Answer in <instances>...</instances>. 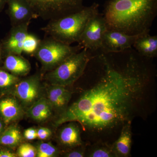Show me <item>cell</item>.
Listing matches in <instances>:
<instances>
[{
    "instance_id": "obj_1",
    "label": "cell",
    "mask_w": 157,
    "mask_h": 157,
    "mask_svg": "<svg viewBox=\"0 0 157 157\" xmlns=\"http://www.w3.org/2000/svg\"><path fill=\"white\" fill-rule=\"evenodd\" d=\"M149 59L133 47L94 53L85 69L93 82L55 117L54 128L75 121L89 134L105 135L132 121L153 78Z\"/></svg>"
},
{
    "instance_id": "obj_2",
    "label": "cell",
    "mask_w": 157,
    "mask_h": 157,
    "mask_svg": "<svg viewBox=\"0 0 157 157\" xmlns=\"http://www.w3.org/2000/svg\"><path fill=\"white\" fill-rule=\"evenodd\" d=\"M107 28L130 35L149 33L157 14V0H109L103 13Z\"/></svg>"
},
{
    "instance_id": "obj_3",
    "label": "cell",
    "mask_w": 157,
    "mask_h": 157,
    "mask_svg": "<svg viewBox=\"0 0 157 157\" xmlns=\"http://www.w3.org/2000/svg\"><path fill=\"white\" fill-rule=\"evenodd\" d=\"M99 7L98 3L94 2L75 13L49 21L41 29L48 37L71 45L78 42L88 21L99 13Z\"/></svg>"
},
{
    "instance_id": "obj_4",
    "label": "cell",
    "mask_w": 157,
    "mask_h": 157,
    "mask_svg": "<svg viewBox=\"0 0 157 157\" xmlns=\"http://www.w3.org/2000/svg\"><path fill=\"white\" fill-rule=\"evenodd\" d=\"M93 55L91 52L82 48L45 73L43 78L47 84L70 87L81 78Z\"/></svg>"
},
{
    "instance_id": "obj_5",
    "label": "cell",
    "mask_w": 157,
    "mask_h": 157,
    "mask_svg": "<svg viewBox=\"0 0 157 157\" xmlns=\"http://www.w3.org/2000/svg\"><path fill=\"white\" fill-rule=\"evenodd\" d=\"M82 48L79 45L71 46L48 37L41 40L33 56L41 64V74L53 70L73 54Z\"/></svg>"
},
{
    "instance_id": "obj_6",
    "label": "cell",
    "mask_w": 157,
    "mask_h": 157,
    "mask_svg": "<svg viewBox=\"0 0 157 157\" xmlns=\"http://www.w3.org/2000/svg\"><path fill=\"white\" fill-rule=\"evenodd\" d=\"M37 18L58 19L83 9V0H26Z\"/></svg>"
},
{
    "instance_id": "obj_7",
    "label": "cell",
    "mask_w": 157,
    "mask_h": 157,
    "mask_svg": "<svg viewBox=\"0 0 157 157\" xmlns=\"http://www.w3.org/2000/svg\"><path fill=\"white\" fill-rule=\"evenodd\" d=\"M41 73L21 78L11 94L16 98L25 110L40 98L45 96V86Z\"/></svg>"
},
{
    "instance_id": "obj_8",
    "label": "cell",
    "mask_w": 157,
    "mask_h": 157,
    "mask_svg": "<svg viewBox=\"0 0 157 157\" xmlns=\"http://www.w3.org/2000/svg\"><path fill=\"white\" fill-rule=\"evenodd\" d=\"M107 29L103 14L97 13L88 21L77 42L78 45L92 53L100 51L103 36Z\"/></svg>"
},
{
    "instance_id": "obj_9",
    "label": "cell",
    "mask_w": 157,
    "mask_h": 157,
    "mask_svg": "<svg viewBox=\"0 0 157 157\" xmlns=\"http://www.w3.org/2000/svg\"><path fill=\"white\" fill-rule=\"evenodd\" d=\"M140 35H128L115 30L107 29L103 36L101 51L120 52L132 48L135 40Z\"/></svg>"
},
{
    "instance_id": "obj_10",
    "label": "cell",
    "mask_w": 157,
    "mask_h": 157,
    "mask_svg": "<svg viewBox=\"0 0 157 157\" xmlns=\"http://www.w3.org/2000/svg\"><path fill=\"white\" fill-rule=\"evenodd\" d=\"M30 23H26L11 26L6 36L1 41L5 56L10 54L21 55L23 45L29 33Z\"/></svg>"
},
{
    "instance_id": "obj_11",
    "label": "cell",
    "mask_w": 157,
    "mask_h": 157,
    "mask_svg": "<svg viewBox=\"0 0 157 157\" xmlns=\"http://www.w3.org/2000/svg\"><path fill=\"white\" fill-rule=\"evenodd\" d=\"M72 92L68 87L47 84L45 86V97L51 105L55 117L67 109L72 97Z\"/></svg>"
},
{
    "instance_id": "obj_12",
    "label": "cell",
    "mask_w": 157,
    "mask_h": 157,
    "mask_svg": "<svg viewBox=\"0 0 157 157\" xmlns=\"http://www.w3.org/2000/svg\"><path fill=\"white\" fill-rule=\"evenodd\" d=\"M25 115V109L13 95L0 96V118L6 125L15 123Z\"/></svg>"
},
{
    "instance_id": "obj_13",
    "label": "cell",
    "mask_w": 157,
    "mask_h": 157,
    "mask_svg": "<svg viewBox=\"0 0 157 157\" xmlns=\"http://www.w3.org/2000/svg\"><path fill=\"white\" fill-rule=\"evenodd\" d=\"M7 13L11 26L30 23L37 16L26 0H7Z\"/></svg>"
},
{
    "instance_id": "obj_14",
    "label": "cell",
    "mask_w": 157,
    "mask_h": 157,
    "mask_svg": "<svg viewBox=\"0 0 157 157\" xmlns=\"http://www.w3.org/2000/svg\"><path fill=\"white\" fill-rule=\"evenodd\" d=\"M62 124L57 134L56 138L61 151L66 150L81 146L83 143L82 140L81 128L75 121H70Z\"/></svg>"
},
{
    "instance_id": "obj_15",
    "label": "cell",
    "mask_w": 157,
    "mask_h": 157,
    "mask_svg": "<svg viewBox=\"0 0 157 157\" xmlns=\"http://www.w3.org/2000/svg\"><path fill=\"white\" fill-rule=\"evenodd\" d=\"M2 69L17 77H25L31 70L30 63L21 55L10 54L5 56Z\"/></svg>"
},
{
    "instance_id": "obj_16",
    "label": "cell",
    "mask_w": 157,
    "mask_h": 157,
    "mask_svg": "<svg viewBox=\"0 0 157 157\" xmlns=\"http://www.w3.org/2000/svg\"><path fill=\"white\" fill-rule=\"evenodd\" d=\"M53 109L45 96L40 98L25 111V115L39 123L46 122L53 117Z\"/></svg>"
},
{
    "instance_id": "obj_17",
    "label": "cell",
    "mask_w": 157,
    "mask_h": 157,
    "mask_svg": "<svg viewBox=\"0 0 157 157\" xmlns=\"http://www.w3.org/2000/svg\"><path fill=\"white\" fill-rule=\"evenodd\" d=\"M132 121H129L122 127L119 137L112 144L116 157L131 156L132 142Z\"/></svg>"
},
{
    "instance_id": "obj_18",
    "label": "cell",
    "mask_w": 157,
    "mask_h": 157,
    "mask_svg": "<svg viewBox=\"0 0 157 157\" xmlns=\"http://www.w3.org/2000/svg\"><path fill=\"white\" fill-rule=\"evenodd\" d=\"M133 48L141 56L151 59L157 56V36L149 33L140 35L133 44Z\"/></svg>"
},
{
    "instance_id": "obj_19",
    "label": "cell",
    "mask_w": 157,
    "mask_h": 157,
    "mask_svg": "<svg viewBox=\"0 0 157 157\" xmlns=\"http://www.w3.org/2000/svg\"><path fill=\"white\" fill-rule=\"evenodd\" d=\"M23 138L19 127L15 123L10 124L0 135V145L14 150L22 143Z\"/></svg>"
},
{
    "instance_id": "obj_20",
    "label": "cell",
    "mask_w": 157,
    "mask_h": 157,
    "mask_svg": "<svg viewBox=\"0 0 157 157\" xmlns=\"http://www.w3.org/2000/svg\"><path fill=\"white\" fill-rule=\"evenodd\" d=\"M20 79L0 68V96L11 94Z\"/></svg>"
},
{
    "instance_id": "obj_21",
    "label": "cell",
    "mask_w": 157,
    "mask_h": 157,
    "mask_svg": "<svg viewBox=\"0 0 157 157\" xmlns=\"http://www.w3.org/2000/svg\"><path fill=\"white\" fill-rule=\"evenodd\" d=\"M86 157H116L112 145L103 142L96 144L88 148L86 150Z\"/></svg>"
},
{
    "instance_id": "obj_22",
    "label": "cell",
    "mask_w": 157,
    "mask_h": 157,
    "mask_svg": "<svg viewBox=\"0 0 157 157\" xmlns=\"http://www.w3.org/2000/svg\"><path fill=\"white\" fill-rule=\"evenodd\" d=\"M36 157H56L61 154V150L51 142H39L36 145Z\"/></svg>"
},
{
    "instance_id": "obj_23",
    "label": "cell",
    "mask_w": 157,
    "mask_h": 157,
    "mask_svg": "<svg viewBox=\"0 0 157 157\" xmlns=\"http://www.w3.org/2000/svg\"><path fill=\"white\" fill-rule=\"evenodd\" d=\"M41 41L36 35L33 34H27L23 45V52L27 54L33 56Z\"/></svg>"
},
{
    "instance_id": "obj_24",
    "label": "cell",
    "mask_w": 157,
    "mask_h": 157,
    "mask_svg": "<svg viewBox=\"0 0 157 157\" xmlns=\"http://www.w3.org/2000/svg\"><path fill=\"white\" fill-rule=\"evenodd\" d=\"M17 157H36V147L29 143H21L17 147Z\"/></svg>"
},
{
    "instance_id": "obj_25",
    "label": "cell",
    "mask_w": 157,
    "mask_h": 157,
    "mask_svg": "<svg viewBox=\"0 0 157 157\" xmlns=\"http://www.w3.org/2000/svg\"><path fill=\"white\" fill-rule=\"evenodd\" d=\"M86 145L83 144L69 149L61 151L60 155L65 157H86Z\"/></svg>"
},
{
    "instance_id": "obj_26",
    "label": "cell",
    "mask_w": 157,
    "mask_h": 157,
    "mask_svg": "<svg viewBox=\"0 0 157 157\" xmlns=\"http://www.w3.org/2000/svg\"><path fill=\"white\" fill-rule=\"evenodd\" d=\"M52 135V131L48 128L41 127L37 128V139L39 140H48Z\"/></svg>"
},
{
    "instance_id": "obj_27",
    "label": "cell",
    "mask_w": 157,
    "mask_h": 157,
    "mask_svg": "<svg viewBox=\"0 0 157 157\" xmlns=\"http://www.w3.org/2000/svg\"><path fill=\"white\" fill-rule=\"evenodd\" d=\"M23 138L28 140H33L37 139V128L31 127L25 129L23 133Z\"/></svg>"
},
{
    "instance_id": "obj_28",
    "label": "cell",
    "mask_w": 157,
    "mask_h": 157,
    "mask_svg": "<svg viewBox=\"0 0 157 157\" xmlns=\"http://www.w3.org/2000/svg\"><path fill=\"white\" fill-rule=\"evenodd\" d=\"M0 157H17L14 150L7 147L0 145Z\"/></svg>"
},
{
    "instance_id": "obj_29",
    "label": "cell",
    "mask_w": 157,
    "mask_h": 157,
    "mask_svg": "<svg viewBox=\"0 0 157 157\" xmlns=\"http://www.w3.org/2000/svg\"><path fill=\"white\" fill-rule=\"evenodd\" d=\"M4 52H3L2 46L1 41H0V68L2 67L4 61Z\"/></svg>"
},
{
    "instance_id": "obj_30",
    "label": "cell",
    "mask_w": 157,
    "mask_h": 157,
    "mask_svg": "<svg viewBox=\"0 0 157 157\" xmlns=\"http://www.w3.org/2000/svg\"><path fill=\"white\" fill-rule=\"evenodd\" d=\"M7 126L4 123L2 120L0 118V135L4 132V130H5Z\"/></svg>"
},
{
    "instance_id": "obj_31",
    "label": "cell",
    "mask_w": 157,
    "mask_h": 157,
    "mask_svg": "<svg viewBox=\"0 0 157 157\" xmlns=\"http://www.w3.org/2000/svg\"><path fill=\"white\" fill-rule=\"evenodd\" d=\"M7 0H0V12L2 11L7 5Z\"/></svg>"
}]
</instances>
